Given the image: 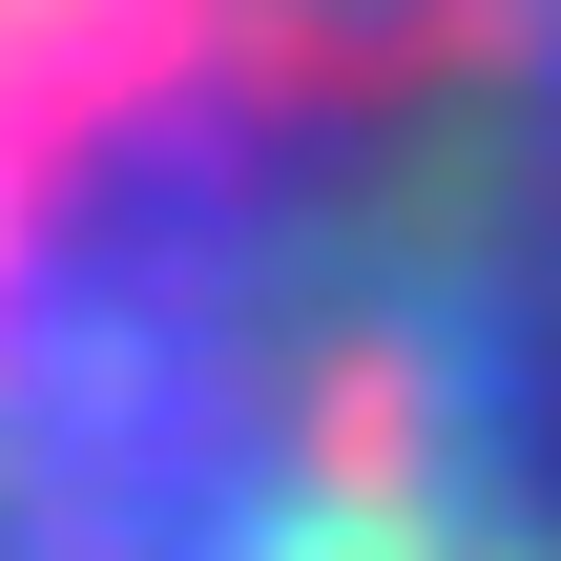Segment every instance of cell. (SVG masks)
<instances>
[{
	"mask_svg": "<svg viewBox=\"0 0 561 561\" xmlns=\"http://www.w3.org/2000/svg\"><path fill=\"white\" fill-rule=\"evenodd\" d=\"M0 561H561V0H0Z\"/></svg>",
	"mask_w": 561,
	"mask_h": 561,
	"instance_id": "cell-1",
	"label": "cell"
}]
</instances>
